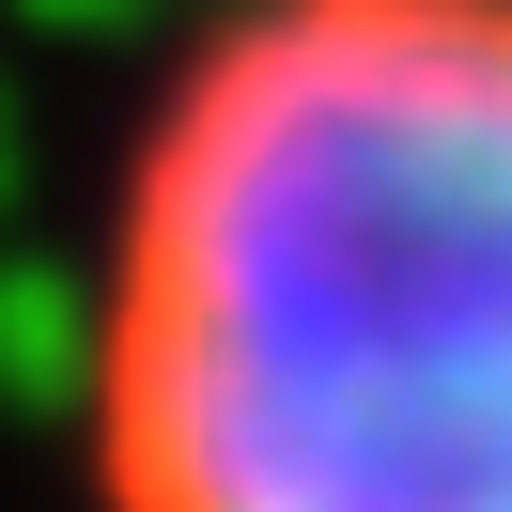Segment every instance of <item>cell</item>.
I'll list each match as a JSON object with an SVG mask.
<instances>
[{"mask_svg": "<svg viewBox=\"0 0 512 512\" xmlns=\"http://www.w3.org/2000/svg\"><path fill=\"white\" fill-rule=\"evenodd\" d=\"M109 512H512V0H233L94 264Z\"/></svg>", "mask_w": 512, "mask_h": 512, "instance_id": "6da1fadb", "label": "cell"}]
</instances>
